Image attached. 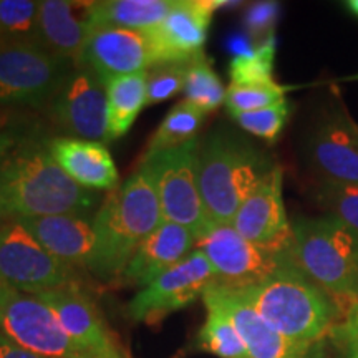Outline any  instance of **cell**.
<instances>
[{
  "label": "cell",
  "mask_w": 358,
  "mask_h": 358,
  "mask_svg": "<svg viewBox=\"0 0 358 358\" xmlns=\"http://www.w3.org/2000/svg\"><path fill=\"white\" fill-rule=\"evenodd\" d=\"M236 290L272 329L301 343H322L343 315L332 295L308 279L295 262L256 285Z\"/></svg>",
  "instance_id": "obj_1"
},
{
  "label": "cell",
  "mask_w": 358,
  "mask_h": 358,
  "mask_svg": "<svg viewBox=\"0 0 358 358\" xmlns=\"http://www.w3.org/2000/svg\"><path fill=\"white\" fill-rule=\"evenodd\" d=\"M161 222L158 194L141 164L122 186L108 192L93 217L96 250L90 272L103 280L123 275L133 254Z\"/></svg>",
  "instance_id": "obj_2"
},
{
  "label": "cell",
  "mask_w": 358,
  "mask_h": 358,
  "mask_svg": "<svg viewBox=\"0 0 358 358\" xmlns=\"http://www.w3.org/2000/svg\"><path fill=\"white\" fill-rule=\"evenodd\" d=\"M275 166L262 150L229 129L199 140V189L209 221L232 224L241 204Z\"/></svg>",
  "instance_id": "obj_3"
},
{
  "label": "cell",
  "mask_w": 358,
  "mask_h": 358,
  "mask_svg": "<svg viewBox=\"0 0 358 358\" xmlns=\"http://www.w3.org/2000/svg\"><path fill=\"white\" fill-rule=\"evenodd\" d=\"M3 176L13 217L30 219L60 214H87L95 208L96 194L85 189L57 164L47 146L35 141L17 145L6 163Z\"/></svg>",
  "instance_id": "obj_4"
},
{
  "label": "cell",
  "mask_w": 358,
  "mask_h": 358,
  "mask_svg": "<svg viewBox=\"0 0 358 358\" xmlns=\"http://www.w3.org/2000/svg\"><path fill=\"white\" fill-rule=\"evenodd\" d=\"M292 259L342 310L358 302V234L329 214L292 222Z\"/></svg>",
  "instance_id": "obj_5"
},
{
  "label": "cell",
  "mask_w": 358,
  "mask_h": 358,
  "mask_svg": "<svg viewBox=\"0 0 358 358\" xmlns=\"http://www.w3.org/2000/svg\"><path fill=\"white\" fill-rule=\"evenodd\" d=\"M198 153L196 138L171 150L146 153L141 161L155 185L163 221L187 227L196 239L211 224L201 198Z\"/></svg>",
  "instance_id": "obj_6"
},
{
  "label": "cell",
  "mask_w": 358,
  "mask_h": 358,
  "mask_svg": "<svg viewBox=\"0 0 358 358\" xmlns=\"http://www.w3.org/2000/svg\"><path fill=\"white\" fill-rule=\"evenodd\" d=\"M0 277L32 295L77 285L75 268L52 256L17 217L0 222Z\"/></svg>",
  "instance_id": "obj_7"
},
{
  "label": "cell",
  "mask_w": 358,
  "mask_h": 358,
  "mask_svg": "<svg viewBox=\"0 0 358 358\" xmlns=\"http://www.w3.org/2000/svg\"><path fill=\"white\" fill-rule=\"evenodd\" d=\"M73 66L38 43H0V105L52 101Z\"/></svg>",
  "instance_id": "obj_8"
},
{
  "label": "cell",
  "mask_w": 358,
  "mask_h": 358,
  "mask_svg": "<svg viewBox=\"0 0 358 358\" xmlns=\"http://www.w3.org/2000/svg\"><path fill=\"white\" fill-rule=\"evenodd\" d=\"M196 249L211 262L216 282L231 289L256 285L282 267L294 264L292 256L249 243L231 224H209L196 239Z\"/></svg>",
  "instance_id": "obj_9"
},
{
  "label": "cell",
  "mask_w": 358,
  "mask_h": 358,
  "mask_svg": "<svg viewBox=\"0 0 358 358\" xmlns=\"http://www.w3.org/2000/svg\"><path fill=\"white\" fill-rule=\"evenodd\" d=\"M0 332L42 358H82L57 315L37 295L0 289Z\"/></svg>",
  "instance_id": "obj_10"
},
{
  "label": "cell",
  "mask_w": 358,
  "mask_h": 358,
  "mask_svg": "<svg viewBox=\"0 0 358 358\" xmlns=\"http://www.w3.org/2000/svg\"><path fill=\"white\" fill-rule=\"evenodd\" d=\"M216 282V272L208 257L198 249L176 266L143 287L128 306L133 320L158 324L169 313L181 310L203 297L206 289Z\"/></svg>",
  "instance_id": "obj_11"
},
{
  "label": "cell",
  "mask_w": 358,
  "mask_h": 358,
  "mask_svg": "<svg viewBox=\"0 0 358 358\" xmlns=\"http://www.w3.org/2000/svg\"><path fill=\"white\" fill-rule=\"evenodd\" d=\"M206 307L221 310L243 340L248 358H325L320 343H301L272 329L236 289L213 282L203 294Z\"/></svg>",
  "instance_id": "obj_12"
},
{
  "label": "cell",
  "mask_w": 358,
  "mask_h": 358,
  "mask_svg": "<svg viewBox=\"0 0 358 358\" xmlns=\"http://www.w3.org/2000/svg\"><path fill=\"white\" fill-rule=\"evenodd\" d=\"M55 123L80 140L105 143L108 136V103L103 80L88 66L73 70L50 101Z\"/></svg>",
  "instance_id": "obj_13"
},
{
  "label": "cell",
  "mask_w": 358,
  "mask_h": 358,
  "mask_svg": "<svg viewBox=\"0 0 358 358\" xmlns=\"http://www.w3.org/2000/svg\"><path fill=\"white\" fill-rule=\"evenodd\" d=\"M249 243L272 252L292 256L294 232L282 196V169L268 176L241 204L231 224Z\"/></svg>",
  "instance_id": "obj_14"
},
{
  "label": "cell",
  "mask_w": 358,
  "mask_h": 358,
  "mask_svg": "<svg viewBox=\"0 0 358 358\" xmlns=\"http://www.w3.org/2000/svg\"><path fill=\"white\" fill-rule=\"evenodd\" d=\"M224 2L174 0L156 29L148 30L159 65H189L204 57V45L216 8Z\"/></svg>",
  "instance_id": "obj_15"
},
{
  "label": "cell",
  "mask_w": 358,
  "mask_h": 358,
  "mask_svg": "<svg viewBox=\"0 0 358 358\" xmlns=\"http://www.w3.org/2000/svg\"><path fill=\"white\" fill-rule=\"evenodd\" d=\"M78 65L88 66L106 83L123 75L158 66L150 34L118 27H95Z\"/></svg>",
  "instance_id": "obj_16"
},
{
  "label": "cell",
  "mask_w": 358,
  "mask_h": 358,
  "mask_svg": "<svg viewBox=\"0 0 358 358\" xmlns=\"http://www.w3.org/2000/svg\"><path fill=\"white\" fill-rule=\"evenodd\" d=\"M52 308L65 334L83 357L127 358L116 345L95 303L77 285L37 295Z\"/></svg>",
  "instance_id": "obj_17"
},
{
  "label": "cell",
  "mask_w": 358,
  "mask_h": 358,
  "mask_svg": "<svg viewBox=\"0 0 358 358\" xmlns=\"http://www.w3.org/2000/svg\"><path fill=\"white\" fill-rule=\"evenodd\" d=\"M308 158L320 181L358 185V127L345 111L322 120L308 141Z\"/></svg>",
  "instance_id": "obj_18"
},
{
  "label": "cell",
  "mask_w": 358,
  "mask_h": 358,
  "mask_svg": "<svg viewBox=\"0 0 358 358\" xmlns=\"http://www.w3.org/2000/svg\"><path fill=\"white\" fill-rule=\"evenodd\" d=\"M92 2L43 0L40 2L38 42L53 55L78 65L95 24L90 13Z\"/></svg>",
  "instance_id": "obj_19"
},
{
  "label": "cell",
  "mask_w": 358,
  "mask_h": 358,
  "mask_svg": "<svg viewBox=\"0 0 358 358\" xmlns=\"http://www.w3.org/2000/svg\"><path fill=\"white\" fill-rule=\"evenodd\" d=\"M20 221L58 261L69 264L73 268L82 267L92 271L96 250L93 219L90 221L87 216L80 214H60Z\"/></svg>",
  "instance_id": "obj_20"
},
{
  "label": "cell",
  "mask_w": 358,
  "mask_h": 358,
  "mask_svg": "<svg viewBox=\"0 0 358 358\" xmlns=\"http://www.w3.org/2000/svg\"><path fill=\"white\" fill-rule=\"evenodd\" d=\"M48 153L78 186L88 191L118 187V169L105 143L57 136L47 143Z\"/></svg>",
  "instance_id": "obj_21"
},
{
  "label": "cell",
  "mask_w": 358,
  "mask_h": 358,
  "mask_svg": "<svg viewBox=\"0 0 358 358\" xmlns=\"http://www.w3.org/2000/svg\"><path fill=\"white\" fill-rule=\"evenodd\" d=\"M196 236L185 226L163 221L133 254L123 272L124 282L146 287L156 277L192 252Z\"/></svg>",
  "instance_id": "obj_22"
},
{
  "label": "cell",
  "mask_w": 358,
  "mask_h": 358,
  "mask_svg": "<svg viewBox=\"0 0 358 358\" xmlns=\"http://www.w3.org/2000/svg\"><path fill=\"white\" fill-rule=\"evenodd\" d=\"M173 3L174 0H101L92 2L90 13L95 27L148 32L166 19Z\"/></svg>",
  "instance_id": "obj_23"
},
{
  "label": "cell",
  "mask_w": 358,
  "mask_h": 358,
  "mask_svg": "<svg viewBox=\"0 0 358 358\" xmlns=\"http://www.w3.org/2000/svg\"><path fill=\"white\" fill-rule=\"evenodd\" d=\"M105 87L108 103L106 141H115L129 131L134 120L146 106L148 71L111 78L105 83Z\"/></svg>",
  "instance_id": "obj_24"
},
{
  "label": "cell",
  "mask_w": 358,
  "mask_h": 358,
  "mask_svg": "<svg viewBox=\"0 0 358 358\" xmlns=\"http://www.w3.org/2000/svg\"><path fill=\"white\" fill-rule=\"evenodd\" d=\"M204 111L196 108L191 103L179 101L169 110V113L164 116V120L155 131L146 153L171 150V148L182 146L196 140V134L204 122Z\"/></svg>",
  "instance_id": "obj_25"
},
{
  "label": "cell",
  "mask_w": 358,
  "mask_h": 358,
  "mask_svg": "<svg viewBox=\"0 0 358 358\" xmlns=\"http://www.w3.org/2000/svg\"><path fill=\"white\" fill-rule=\"evenodd\" d=\"M40 2L0 0V43H38Z\"/></svg>",
  "instance_id": "obj_26"
},
{
  "label": "cell",
  "mask_w": 358,
  "mask_h": 358,
  "mask_svg": "<svg viewBox=\"0 0 358 358\" xmlns=\"http://www.w3.org/2000/svg\"><path fill=\"white\" fill-rule=\"evenodd\" d=\"M275 38L274 35L231 60V85L274 83Z\"/></svg>",
  "instance_id": "obj_27"
},
{
  "label": "cell",
  "mask_w": 358,
  "mask_h": 358,
  "mask_svg": "<svg viewBox=\"0 0 358 358\" xmlns=\"http://www.w3.org/2000/svg\"><path fill=\"white\" fill-rule=\"evenodd\" d=\"M185 101L203 110L204 113L214 111L226 100V90L219 75L206 60V57L198 58L187 66Z\"/></svg>",
  "instance_id": "obj_28"
},
{
  "label": "cell",
  "mask_w": 358,
  "mask_h": 358,
  "mask_svg": "<svg viewBox=\"0 0 358 358\" xmlns=\"http://www.w3.org/2000/svg\"><path fill=\"white\" fill-rule=\"evenodd\" d=\"M208 308V317L198 335L199 347L219 358H243L248 357L245 347L237 334L236 327L221 310Z\"/></svg>",
  "instance_id": "obj_29"
},
{
  "label": "cell",
  "mask_w": 358,
  "mask_h": 358,
  "mask_svg": "<svg viewBox=\"0 0 358 358\" xmlns=\"http://www.w3.org/2000/svg\"><path fill=\"white\" fill-rule=\"evenodd\" d=\"M289 87L280 83H264V85H229L226 90V105L229 115L248 113L267 108L285 100V93Z\"/></svg>",
  "instance_id": "obj_30"
},
{
  "label": "cell",
  "mask_w": 358,
  "mask_h": 358,
  "mask_svg": "<svg viewBox=\"0 0 358 358\" xmlns=\"http://www.w3.org/2000/svg\"><path fill=\"white\" fill-rule=\"evenodd\" d=\"M320 208L358 234V185L320 181L315 191Z\"/></svg>",
  "instance_id": "obj_31"
},
{
  "label": "cell",
  "mask_w": 358,
  "mask_h": 358,
  "mask_svg": "<svg viewBox=\"0 0 358 358\" xmlns=\"http://www.w3.org/2000/svg\"><path fill=\"white\" fill-rule=\"evenodd\" d=\"M290 108L287 100L267 106V108L248 111V113L231 115L236 123L254 136L262 138L266 141H275L285 123H287Z\"/></svg>",
  "instance_id": "obj_32"
},
{
  "label": "cell",
  "mask_w": 358,
  "mask_h": 358,
  "mask_svg": "<svg viewBox=\"0 0 358 358\" xmlns=\"http://www.w3.org/2000/svg\"><path fill=\"white\" fill-rule=\"evenodd\" d=\"M191 65V64H189ZM189 65H159L148 70L146 105H156L185 92L186 73Z\"/></svg>",
  "instance_id": "obj_33"
},
{
  "label": "cell",
  "mask_w": 358,
  "mask_h": 358,
  "mask_svg": "<svg viewBox=\"0 0 358 358\" xmlns=\"http://www.w3.org/2000/svg\"><path fill=\"white\" fill-rule=\"evenodd\" d=\"M330 337L343 358H358V302L343 308L342 319L334 327Z\"/></svg>",
  "instance_id": "obj_34"
},
{
  "label": "cell",
  "mask_w": 358,
  "mask_h": 358,
  "mask_svg": "<svg viewBox=\"0 0 358 358\" xmlns=\"http://www.w3.org/2000/svg\"><path fill=\"white\" fill-rule=\"evenodd\" d=\"M277 12H279V6L274 2H259L249 7V10L245 12V27L250 35L261 38V42L272 37Z\"/></svg>",
  "instance_id": "obj_35"
},
{
  "label": "cell",
  "mask_w": 358,
  "mask_h": 358,
  "mask_svg": "<svg viewBox=\"0 0 358 358\" xmlns=\"http://www.w3.org/2000/svg\"><path fill=\"white\" fill-rule=\"evenodd\" d=\"M0 358H42L35 353L25 350L10 338L0 332Z\"/></svg>",
  "instance_id": "obj_36"
},
{
  "label": "cell",
  "mask_w": 358,
  "mask_h": 358,
  "mask_svg": "<svg viewBox=\"0 0 358 358\" xmlns=\"http://www.w3.org/2000/svg\"><path fill=\"white\" fill-rule=\"evenodd\" d=\"M10 217H13L10 196H8L6 176H3L2 168H0V222L7 221Z\"/></svg>",
  "instance_id": "obj_37"
},
{
  "label": "cell",
  "mask_w": 358,
  "mask_h": 358,
  "mask_svg": "<svg viewBox=\"0 0 358 358\" xmlns=\"http://www.w3.org/2000/svg\"><path fill=\"white\" fill-rule=\"evenodd\" d=\"M17 145H19V143H17L15 134L8 131H0V168L6 163L12 151L15 150Z\"/></svg>",
  "instance_id": "obj_38"
},
{
  "label": "cell",
  "mask_w": 358,
  "mask_h": 358,
  "mask_svg": "<svg viewBox=\"0 0 358 358\" xmlns=\"http://www.w3.org/2000/svg\"><path fill=\"white\" fill-rule=\"evenodd\" d=\"M347 6L355 15H358V0H350V2H347Z\"/></svg>",
  "instance_id": "obj_39"
},
{
  "label": "cell",
  "mask_w": 358,
  "mask_h": 358,
  "mask_svg": "<svg viewBox=\"0 0 358 358\" xmlns=\"http://www.w3.org/2000/svg\"><path fill=\"white\" fill-rule=\"evenodd\" d=\"M3 285H7V284H6V282H3V279H2V277H0V289H2V287H3Z\"/></svg>",
  "instance_id": "obj_40"
},
{
  "label": "cell",
  "mask_w": 358,
  "mask_h": 358,
  "mask_svg": "<svg viewBox=\"0 0 358 358\" xmlns=\"http://www.w3.org/2000/svg\"><path fill=\"white\" fill-rule=\"evenodd\" d=\"M348 80H358V75H353V77H350Z\"/></svg>",
  "instance_id": "obj_41"
},
{
  "label": "cell",
  "mask_w": 358,
  "mask_h": 358,
  "mask_svg": "<svg viewBox=\"0 0 358 358\" xmlns=\"http://www.w3.org/2000/svg\"><path fill=\"white\" fill-rule=\"evenodd\" d=\"M82 358H90V357H82Z\"/></svg>",
  "instance_id": "obj_42"
},
{
  "label": "cell",
  "mask_w": 358,
  "mask_h": 358,
  "mask_svg": "<svg viewBox=\"0 0 358 358\" xmlns=\"http://www.w3.org/2000/svg\"><path fill=\"white\" fill-rule=\"evenodd\" d=\"M243 358H248V357H243Z\"/></svg>",
  "instance_id": "obj_43"
}]
</instances>
